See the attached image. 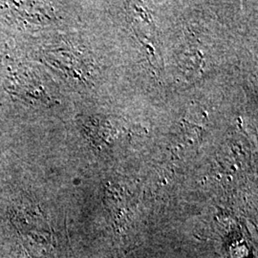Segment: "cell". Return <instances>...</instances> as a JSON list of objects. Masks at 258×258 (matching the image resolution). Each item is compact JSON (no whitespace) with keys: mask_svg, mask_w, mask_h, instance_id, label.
I'll list each match as a JSON object with an SVG mask.
<instances>
[]
</instances>
